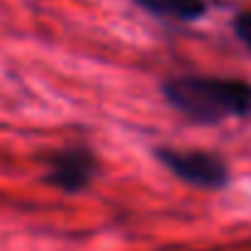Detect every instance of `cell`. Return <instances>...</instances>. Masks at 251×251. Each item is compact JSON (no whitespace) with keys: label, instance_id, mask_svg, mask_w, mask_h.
<instances>
[{"label":"cell","instance_id":"obj_1","mask_svg":"<svg viewBox=\"0 0 251 251\" xmlns=\"http://www.w3.org/2000/svg\"><path fill=\"white\" fill-rule=\"evenodd\" d=\"M165 103L197 126H214L226 118L251 121V84L224 76H170L160 84Z\"/></svg>","mask_w":251,"mask_h":251},{"label":"cell","instance_id":"obj_3","mask_svg":"<svg viewBox=\"0 0 251 251\" xmlns=\"http://www.w3.org/2000/svg\"><path fill=\"white\" fill-rule=\"evenodd\" d=\"M101 163L91 146L72 143L64 148L52 151L45 158V175L42 182L59 190L62 195H79L94 185L99 177Z\"/></svg>","mask_w":251,"mask_h":251},{"label":"cell","instance_id":"obj_4","mask_svg":"<svg viewBox=\"0 0 251 251\" xmlns=\"http://www.w3.org/2000/svg\"><path fill=\"white\" fill-rule=\"evenodd\" d=\"M133 3L155 18L180 23H195L207 13L204 0H133Z\"/></svg>","mask_w":251,"mask_h":251},{"label":"cell","instance_id":"obj_2","mask_svg":"<svg viewBox=\"0 0 251 251\" xmlns=\"http://www.w3.org/2000/svg\"><path fill=\"white\" fill-rule=\"evenodd\" d=\"M155 160L180 182L207 190V192H219L231 182V170L229 163L202 148H173V146H158L153 148Z\"/></svg>","mask_w":251,"mask_h":251},{"label":"cell","instance_id":"obj_5","mask_svg":"<svg viewBox=\"0 0 251 251\" xmlns=\"http://www.w3.org/2000/svg\"><path fill=\"white\" fill-rule=\"evenodd\" d=\"M234 32H236V37L251 50V10L236 15V20H234Z\"/></svg>","mask_w":251,"mask_h":251}]
</instances>
